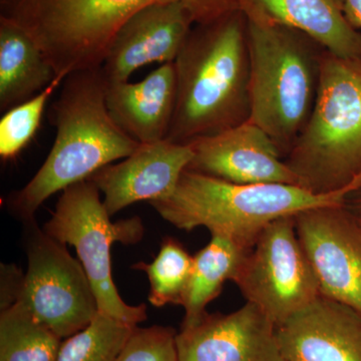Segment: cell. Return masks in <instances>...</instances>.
<instances>
[{
    "label": "cell",
    "mask_w": 361,
    "mask_h": 361,
    "mask_svg": "<svg viewBox=\"0 0 361 361\" xmlns=\"http://www.w3.org/2000/svg\"><path fill=\"white\" fill-rule=\"evenodd\" d=\"M66 75H59L39 94L6 111L0 120V157L13 160L32 142L44 116L45 106Z\"/></svg>",
    "instance_id": "obj_23"
},
{
    "label": "cell",
    "mask_w": 361,
    "mask_h": 361,
    "mask_svg": "<svg viewBox=\"0 0 361 361\" xmlns=\"http://www.w3.org/2000/svg\"><path fill=\"white\" fill-rule=\"evenodd\" d=\"M183 4L196 25L241 11L242 0H0V18L37 42L56 75L103 65L106 49L130 16L156 4Z\"/></svg>",
    "instance_id": "obj_3"
},
{
    "label": "cell",
    "mask_w": 361,
    "mask_h": 361,
    "mask_svg": "<svg viewBox=\"0 0 361 361\" xmlns=\"http://www.w3.org/2000/svg\"><path fill=\"white\" fill-rule=\"evenodd\" d=\"M23 275L16 265H1V310L16 304Z\"/></svg>",
    "instance_id": "obj_25"
},
{
    "label": "cell",
    "mask_w": 361,
    "mask_h": 361,
    "mask_svg": "<svg viewBox=\"0 0 361 361\" xmlns=\"http://www.w3.org/2000/svg\"><path fill=\"white\" fill-rule=\"evenodd\" d=\"M241 11L303 32L338 58L361 61V32L348 20L344 0H242Z\"/></svg>",
    "instance_id": "obj_17"
},
{
    "label": "cell",
    "mask_w": 361,
    "mask_h": 361,
    "mask_svg": "<svg viewBox=\"0 0 361 361\" xmlns=\"http://www.w3.org/2000/svg\"><path fill=\"white\" fill-rule=\"evenodd\" d=\"M189 144L194 156L187 170L235 184L301 186L270 135L251 121Z\"/></svg>",
    "instance_id": "obj_11"
},
{
    "label": "cell",
    "mask_w": 361,
    "mask_h": 361,
    "mask_svg": "<svg viewBox=\"0 0 361 361\" xmlns=\"http://www.w3.org/2000/svg\"><path fill=\"white\" fill-rule=\"evenodd\" d=\"M176 341L180 361H285L276 325L250 302L229 314L207 312Z\"/></svg>",
    "instance_id": "obj_13"
},
{
    "label": "cell",
    "mask_w": 361,
    "mask_h": 361,
    "mask_svg": "<svg viewBox=\"0 0 361 361\" xmlns=\"http://www.w3.org/2000/svg\"><path fill=\"white\" fill-rule=\"evenodd\" d=\"M99 190L90 180L66 188L44 231L66 245L75 247L96 295L99 312L130 324L147 318V306L123 300L111 276V247L115 242L130 245L141 241V218L113 223Z\"/></svg>",
    "instance_id": "obj_7"
},
{
    "label": "cell",
    "mask_w": 361,
    "mask_h": 361,
    "mask_svg": "<svg viewBox=\"0 0 361 361\" xmlns=\"http://www.w3.org/2000/svg\"><path fill=\"white\" fill-rule=\"evenodd\" d=\"M56 77L32 37L13 21L0 18V111L37 96Z\"/></svg>",
    "instance_id": "obj_18"
},
{
    "label": "cell",
    "mask_w": 361,
    "mask_h": 361,
    "mask_svg": "<svg viewBox=\"0 0 361 361\" xmlns=\"http://www.w3.org/2000/svg\"><path fill=\"white\" fill-rule=\"evenodd\" d=\"M23 223L27 271L16 303L61 339L85 329L99 312L96 295L80 260L35 219Z\"/></svg>",
    "instance_id": "obj_8"
},
{
    "label": "cell",
    "mask_w": 361,
    "mask_h": 361,
    "mask_svg": "<svg viewBox=\"0 0 361 361\" xmlns=\"http://www.w3.org/2000/svg\"><path fill=\"white\" fill-rule=\"evenodd\" d=\"M297 236L320 294L361 312V223L345 204L294 216Z\"/></svg>",
    "instance_id": "obj_10"
},
{
    "label": "cell",
    "mask_w": 361,
    "mask_h": 361,
    "mask_svg": "<svg viewBox=\"0 0 361 361\" xmlns=\"http://www.w3.org/2000/svg\"><path fill=\"white\" fill-rule=\"evenodd\" d=\"M285 161L315 194L360 179L361 61L325 51L314 106Z\"/></svg>",
    "instance_id": "obj_6"
},
{
    "label": "cell",
    "mask_w": 361,
    "mask_h": 361,
    "mask_svg": "<svg viewBox=\"0 0 361 361\" xmlns=\"http://www.w3.org/2000/svg\"><path fill=\"white\" fill-rule=\"evenodd\" d=\"M249 249L221 235H212L210 242L194 256L191 276L180 305L185 310L180 329L193 326L206 314V307L217 298L226 281L234 280Z\"/></svg>",
    "instance_id": "obj_19"
},
{
    "label": "cell",
    "mask_w": 361,
    "mask_h": 361,
    "mask_svg": "<svg viewBox=\"0 0 361 361\" xmlns=\"http://www.w3.org/2000/svg\"><path fill=\"white\" fill-rule=\"evenodd\" d=\"M356 216H357L358 220H360V222L361 223V213H355Z\"/></svg>",
    "instance_id": "obj_28"
},
{
    "label": "cell",
    "mask_w": 361,
    "mask_h": 361,
    "mask_svg": "<svg viewBox=\"0 0 361 361\" xmlns=\"http://www.w3.org/2000/svg\"><path fill=\"white\" fill-rule=\"evenodd\" d=\"M172 327H135L115 361H180Z\"/></svg>",
    "instance_id": "obj_24"
},
{
    "label": "cell",
    "mask_w": 361,
    "mask_h": 361,
    "mask_svg": "<svg viewBox=\"0 0 361 361\" xmlns=\"http://www.w3.org/2000/svg\"><path fill=\"white\" fill-rule=\"evenodd\" d=\"M174 65L177 99L166 140L189 144L249 120L250 61L242 11L197 25Z\"/></svg>",
    "instance_id": "obj_2"
},
{
    "label": "cell",
    "mask_w": 361,
    "mask_h": 361,
    "mask_svg": "<svg viewBox=\"0 0 361 361\" xmlns=\"http://www.w3.org/2000/svg\"><path fill=\"white\" fill-rule=\"evenodd\" d=\"M344 4L348 20L361 32V0H344Z\"/></svg>",
    "instance_id": "obj_26"
},
{
    "label": "cell",
    "mask_w": 361,
    "mask_h": 361,
    "mask_svg": "<svg viewBox=\"0 0 361 361\" xmlns=\"http://www.w3.org/2000/svg\"><path fill=\"white\" fill-rule=\"evenodd\" d=\"M345 205L350 209L353 212L361 213V189L357 190L351 195H349Z\"/></svg>",
    "instance_id": "obj_27"
},
{
    "label": "cell",
    "mask_w": 361,
    "mask_h": 361,
    "mask_svg": "<svg viewBox=\"0 0 361 361\" xmlns=\"http://www.w3.org/2000/svg\"><path fill=\"white\" fill-rule=\"evenodd\" d=\"M63 339L20 303L0 313V361H56Z\"/></svg>",
    "instance_id": "obj_20"
},
{
    "label": "cell",
    "mask_w": 361,
    "mask_h": 361,
    "mask_svg": "<svg viewBox=\"0 0 361 361\" xmlns=\"http://www.w3.org/2000/svg\"><path fill=\"white\" fill-rule=\"evenodd\" d=\"M285 361H361V312L320 295L276 326Z\"/></svg>",
    "instance_id": "obj_15"
},
{
    "label": "cell",
    "mask_w": 361,
    "mask_h": 361,
    "mask_svg": "<svg viewBox=\"0 0 361 361\" xmlns=\"http://www.w3.org/2000/svg\"><path fill=\"white\" fill-rule=\"evenodd\" d=\"M137 326L97 312L87 326L61 342L56 361H115Z\"/></svg>",
    "instance_id": "obj_21"
},
{
    "label": "cell",
    "mask_w": 361,
    "mask_h": 361,
    "mask_svg": "<svg viewBox=\"0 0 361 361\" xmlns=\"http://www.w3.org/2000/svg\"><path fill=\"white\" fill-rule=\"evenodd\" d=\"M245 18L249 121L270 135L285 159L312 111L326 51L293 28Z\"/></svg>",
    "instance_id": "obj_5"
},
{
    "label": "cell",
    "mask_w": 361,
    "mask_h": 361,
    "mask_svg": "<svg viewBox=\"0 0 361 361\" xmlns=\"http://www.w3.org/2000/svg\"><path fill=\"white\" fill-rule=\"evenodd\" d=\"M177 99L174 63H163L140 82L106 85L109 113L140 144L167 139Z\"/></svg>",
    "instance_id": "obj_16"
},
{
    "label": "cell",
    "mask_w": 361,
    "mask_h": 361,
    "mask_svg": "<svg viewBox=\"0 0 361 361\" xmlns=\"http://www.w3.org/2000/svg\"><path fill=\"white\" fill-rule=\"evenodd\" d=\"M193 156L190 144L168 140L141 144L134 154L116 165L99 169L89 180L104 194L111 217L137 202L149 203L173 193Z\"/></svg>",
    "instance_id": "obj_14"
},
{
    "label": "cell",
    "mask_w": 361,
    "mask_h": 361,
    "mask_svg": "<svg viewBox=\"0 0 361 361\" xmlns=\"http://www.w3.org/2000/svg\"><path fill=\"white\" fill-rule=\"evenodd\" d=\"M233 282L246 302L260 308L276 326L322 295L297 236L294 216L274 221L263 229Z\"/></svg>",
    "instance_id": "obj_9"
},
{
    "label": "cell",
    "mask_w": 361,
    "mask_h": 361,
    "mask_svg": "<svg viewBox=\"0 0 361 361\" xmlns=\"http://www.w3.org/2000/svg\"><path fill=\"white\" fill-rule=\"evenodd\" d=\"M195 23L178 2L156 4L130 16L114 35L101 66L108 84L129 82L137 68L174 63Z\"/></svg>",
    "instance_id": "obj_12"
},
{
    "label": "cell",
    "mask_w": 361,
    "mask_h": 361,
    "mask_svg": "<svg viewBox=\"0 0 361 361\" xmlns=\"http://www.w3.org/2000/svg\"><path fill=\"white\" fill-rule=\"evenodd\" d=\"M106 78L101 68L66 75L49 118L56 141L44 165L23 189L6 199L18 219H35L51 195L89 180L99 169L134 154L140 147L113 120L106 103Z\"/></svg>",
    "instance_id": "obj_1"
},
{
    "label": "cell",
    "mask_w": 361,
    "mask_h": 361,
    "mask_svg": "<svg viewBox=\"0 0 361 361\" xmlns=\"http://www.w3.org/2000/svg\"><path fill=\"white\" fill-rule=\"evenodd\" d=\"M193 262V256L180 242L166 238L153 262H139L132 267L147 273L151 288L149 302L155 307H161L167 304H182Z\"/></svg>",
    "instance_id": "obj_22"
},
{
    "label": "cell",
    "mask_w": 361,
    "mask_h": 361,
    "mask_svg": "<svg viewBox=\"0 0 361 361\" xmlns=\"http://www.w3.org/2000/svg\"><path fill=\"white\" fill-rule=\"evenodd\" d=\"M360 189L361 178L338 191L315 194L296 185L235 184L186 170L173 193L149 204L179 229L205 227L250 249L274 221L315 207L345 204L349 195Z\"/></svg>",
    "instance_id": "obj_4"
}]
</instances>
